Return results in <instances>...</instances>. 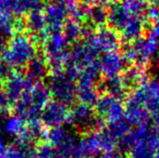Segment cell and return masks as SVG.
Returning <instances> with one entry per match:
<instances>
[{
  "instance_id": "4",
  "label": "cell",
  "mask_w": 159,
  "mask_h": 158,
  "mask_svg": "<svg viewBox=\"0 0 159 158\" xmlns=\"http://www.w3.org/2000/svg\"><path fill=\"white\" fill-rule=\"evenodd\" d=\"M2 61L9 68H25L36 56L35 40L30 36L19 32L12 38L3 51Z\"/></svg>"
},
{
  "instance_id": "16",
  "label": "cell",
  "mask_w": 159,
  "mask_h": 158,
  "mask_svg": "<svg viewBox=\"0 0 159 158\" xmlns=\"http://www.w3.org/2000/svg\"><path fill=\"white\" fill-rule=\"evenodd\" d=\"M9 3L11 10L20 15H28L33 11L40 9V0H9Z\"/></svg>"
},
{
  "instance_id": "15",
  "label": "cell",
  "mask_w": 159,
  "mask_h": 158,
  "mask_svg": "<svg viewBox=\"0 0 159 158\" xmlns=\"http://www.w3.org/2000/svg\"><path fill=\"white\" fill-rule=\"evenodd\" d=\"M104 93H107L109 95L116 97L121 100H125L130 91L125 85L122 77H117L110 80H106L103 84Z\"/></svg>"
},
{
  "instance_id": "7",
  "label": "cell",
  "mask_w": 159,
  "mask_h": 158,
  "mask_svg": "<svg viewBox=\"0 0 159 158\" xmlns=\"http://www.w3.org/2000/svg\"><path fill=\"white\" fill-rule=\"evenodd\" d=\"M84 38L92 47L103 55L118 51L121 45L118 33L108 25L90 31Z\"/></svg>"
},
{
  "instance_id": "14",
  "label": "cell",
  "mask_w": 159,
  "mask_h": 158,
  "mask_svg": "<svg viewBox=\"0 0 159 158\" xmlns=\"http://www.w3.org/2000/svg\"><path fill=\"white\" fill-rule=\"evenodd\" d=\"M25 76L28 80L31 82H36L39 84V82L48 76V65L44 56L36 55L25 66Z\"/></svg>"
},
{
  "instance_id": "10",
  "label": "cell",
  "mask_w": 159,
  "mask_h": 158,
  "mask_svg": "<svg viewBox=\"0 0 159 158\" xmlns=\"http://www.w3.org/2000/svg\"><path fill=\"white\" fill-rule=\"evenodd\" d=\"M70 109L60 102H49L40 114L41 124L47 129L61 127L69 122Z\"/></svg>"
},
{
  "instance_id": "2",
  "label": "cell",
  "mask_w": 159,
  "mask_h": 158,
  "mask_svg": "<svg viewBox=\"0 0 159 158\" xmlns=\"http://www.w3.org/2000/svg\"><path fill=\"white\" fill-rule=\"evenodd\" d=\"M129 158H156L157 134L151 123L133 129L127 138L119 143Z\"/></svg>"
},
{
  "instance_id": "17",
  "label": "cell",
  "mask_w": 159,
  "mask_h": 158,
  "mask_svg": "<svg viewBox=\"0 0 159 158\" xmlns=\"http://www.w3.org/2000/svg\"><path fill=\"white\" fill-rule=\"evenodd\" d=\"M37 158H68V157L61 155V153L54 150L48 142H44L37 147Z\"/></svg>"
},
{
  "instance_id": "9",
  "label": "cell",
  "mask_w": 159,
  "mask_h": 158,
  "mask_svg": "<svg viewBox=\"0 0 159 158\" xmlns=\"http://www.w3.org/2000/svg\"><path fill=\"white\" fill-rule=\"evenodd\" d=\"M3 82V92L6 96L8 103L12 104L13 106L31 88V82L26 78L25 74L17 72L10 73Z\"/></svg>"
},
{
  "instance_id": "8",
  "label": "cell",
  "mask_w": 159,
  "mask_h": 158,
  "mask_svg": "<svg viewBox=\"0 0 159 158\" xmlns=\"http://www.w3.org/2000/svg\"><path fill=\"white\" fill-rule=\"evenodd\" d=\"M69 123L81 129H87L88 131L94 129H101L104 126L96 117L94 108L79 103L70 110Z\"/></svg>"
},
{
  "instance_id": "5",
  "label": "cell",
  "mask_w": 159,
  "mask_h": 158,
  "mask_svg": "<svg viewBox=\"0 0 159 158\" xmlns=\"http://www.w3.org/2000/svg\"><path fill=\"white\" fill-rule=\"evenodd\" d=\"M54 101L66 106L73 105L77 100V80L66 72L57 70L52 74V81L48 87Z\"/></svg>"
},
{
  "instance_id": "3",
  "label": "cell",
  "mask_w": 159,
  "mask_h": 158,
  "mask_svg": "<svg viewBox=\"0 0 159 158\" xmlns=\"http://www.w3.org/2000/svg\"><path fill=\"white\" fill-rule=\"evenodd\" d=\"M121 53L128 65L146 68L159 56V38L147 33L132 43H125Z\"/></svg>"
},
{
  "instance_id": "6",
  "label": "cell",
  "mask_w": 159,
  "mask_h": 158,
  "mask_svg": "<svg viewBox=\"0 0 159 158\" xmlns=\"http://www.w3.org/2000/svg\"><path fill=\"white\" fill-rule=\"evenodd\" d=\"M94 112L104 127L112 125L125 118L124 100L103 93L95 104Z\"/></svg>"
},
{
  "instance_id": "11",
  "label": "cell",
  "mask_w": 159,
  "mask_h": 158,
  "mask_svg": "<svg viewBox=\"0 0 159 158\" xmlns=\"http://www.w3.org/2000/svg\"><path fill=\"white\" fill-rule=\"evenodd\" d=\"M127 65L119 51L104 53L100 57V74L105 81L120 77L126 70Z\"/></svg>"
},
{
  "instance_id": "19",
  "label": "cell",
  "mask_w": 159,
  "mask_h": 158,
  "mask_svg": "<svg viewBox=\"0 0 159 158\" xmlns=\"http://www.w3.org/2000/svg\"><path fill=\"white\" fill-rule=\"evenodd\" d=\"M151 3H158L159 2V0H149Z\"/></svg>"
},
{
  "instance_id": "13",
  "label": "cell",
  "mask_w": 159,
  "mask_h": 158,
  "mask_svg": "<svg viewBox=\"0 0 159 158\" xmlns=\"http://www.w3.org/2000/svg\"><path fill=\"white\" fill-rule=\"evenodd\" d=\"M121 77H122L125 85L127 86L129 91H132L136 87L143 84L150 78L146 68L135 65L127 66Z\"/></svg>"
},
{
  "instance_id": "12",
  "label": "cell",
  "mask_w": 159,
  "mask_h": 158,
  "mask_svg": "<svg viewBox=\"0 0 159 158\" xmlns=\"http://www.w3.org/2000/svg\"><path fill=\"white\" fill-rule=\"evenodd\" d=\"M84 23L92 30L107 25V8L103 5L84 8Z\"/></svg>"
},
{
  "instance_id": "18",
  "label": "cell",
  "mask_w": 159,
  "mask_h": 158,
  "mask_svg": "<svg viewBox=\"0 0 159 158\" xmlns=\"http://www.w3.org/2000/svg\"><path fill=\"white\" fill-rule=\"evenodd\" d=\"M79 1H82L86 6H94V5L105 6L111 0H79Z\"/></svg>"
},
{
  "instance_id": "1",
  "label": "cell",
  "mask_w": 159,
  "mask_h": 158,
  "mask_svg": "<svg viewBox=\"0 0 159 158\" xmlns=\"http://www.w3.org/2000/svg\"><path fill=\"white\" fill-rule=\"evenodd\" d=\"M149 0H111L107 4V25L125 43L145 35L150 23L147 17Z\"/></svg>"
}]
</instances>
